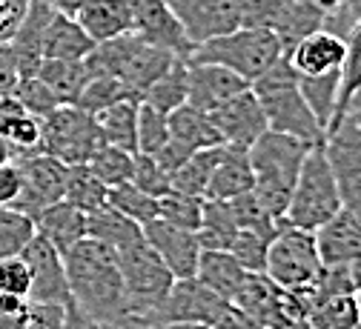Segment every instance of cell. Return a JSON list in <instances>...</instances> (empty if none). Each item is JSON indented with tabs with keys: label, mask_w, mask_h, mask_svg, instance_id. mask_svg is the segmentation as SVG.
Wrapping results in <instances>:
<instances>
[{
	"label": "cell",
	"mask_w": 361,
	"mask_h": 329,
	"mask_svg": "<svg viewBox=\"0 0 361 329\" xmlns=\"http://www.w3.org/2000/svg\"><path fill=\"white\" fill-rule=\"evenodd\" d=\"M341 115H344V118H350L355 126H361V89H358L355 95L347 101V106L341 109ZM341 115H338V118H341ZM338 118H336V120H338Z\"/></svg>",
	"instance_id": "obj_59"
},
{
	"label": "cell",
	"mask_w": 361,
	"mask_h": 329,
	"mask_svg": "<svg viewBox=\"0 0 361 329\" xmlns=\"http://www.w3.org/2000/svg\"><path fill=\"white\" fill-rule=\"evenodd\" d=\"M281 55H284V46H281V37L273 29H267V26H238V29L221 35V37H212V40H204V43L192 46L187 61L227 66V69L238 72L244 80L252 83Z\"/></svg>",
	"instance_id": "obj_5"
},
{
	"label": "cell",
	"mask_w": 361,
	"mask_h": 329,
	"mask_svg": "<svg viewBox=\"0 0 361 329\" xmlns=\"http://www.w3.org/2000/svg\"><path fill=\"white\" fill-rule=\"evenodd\" d=\"M307 152L310 147L304 140L284 135V132H273V129H267L247 149L250 163H252V178H255L252 192L267 206V212L276 215L279 221H284V212L293 195V183L298 178V169Z\"/></svg>",
	"instance_id": "obj_3"
},
{
	"label": "cell",
	"mask_w": 361,
	"mask_h": 329,
	"mask_svg": "<svg viewBox=\"0 0 361 329\" xmlns=\"http://www.w3.org/2000/svg\"><path fill=\"white\" fill-rule=\"evenodd\" d=\"M338 86H341V69H330L322 75H298L301 98L307 101L310 112L324 129L330 126L336 106H338Z\"/></svg>",
	"instance_id": "obj_31"
},
{
	"label": "cell",
	"mask_w": 361,
	"mask_h": 329,
	"mask_svg": "<svg viewBox=\"0 0 361 329\" xmlns=\"http://www.w3.org/2000/svg\"><path fill=\"white\" fill-rule=\"evenodd\" d=\"M324 263L319 258V247H315V232L301 229L293 223H284L273 241L267 247V261H264V275H269L281 284L284 290H298L312 284L322 275Z\"/></svg>",
	"instance_id": "obj_9"
},
{
	"label": "cell",
	"mask_w": 361,
	"mask_h": 329,
	"mask_svg": "<svg viewBox=\"0 0 361 329\" xmlns=\"http://www.w3.org/2000/svg\"><path fill=\"white\" fill-rule=\"evenodd\" d=\"M264 329H295L304 323V312L293 295L264 272H247L241 290L230 301Z\"/></svg>",
	"instance_id": "obj_10"
},
{
	"label": "cell",
	"mask_w": 361,
	"mask_h": 329,
	"mask_svg": "<svg viewBox=\"0 0 361 329\" xmlns=\"http://www.w3.org/2000/svg\"><path fill=\"white\" fill-rule=\"evenodd\" d=\"M106 144L98 118L92 112H83L75 104H61L55 112L40 118V144L37 149L58 158L66 166L89 163L101 147Z\"/></svg>",
	"instance_id": "obj_8"
},
{
	"label": "cell",
	"mask_w": 361,
	"mask_h": 329,
	"mask_svg": "<svg viewBox=\"0 0 361 329\" xmlns=\"http://www.w3.org/2000/svg\"><path fill=\"white\" fill-rule=\"evenodd\" d=\"M29 298L0 292V329H26Z\"/></svg>",
	"instance_id": "obj_51"
},
{
	"label": "cell",
	"mask_w": 361,
	"mask_h": 329,
	"mask_svg": "<svg viewBox=\"0 0 361 329\" xmlns=\"http://www.w3.org/2000/svg\"><path fill=\"white\" fill-rule=\"evenodd\" d=\"M29 9V0H0V43H9Z\"/></svg>",
	"instance_id": "obj_52"
},
{
	"label": "cell",
	"mask_w": 361,
	"mask_h": 329,
	"mask_svg": "<svg viewBox=\"0 0 361 329\" xmlns=\"http://www.w3.org/2000/svg\"><path fill=\"white\" fill-rule=\"evenodd\" d=\"M209 120L221 135V144L244 147V149H250L267 132V118H264V109H261L252 89H244L235 98L215 106L209 112Z\"/></svg>",
	"instance_id": "obj_16"
},
{
	"label": "cell",
	"mask_w": 361,
	"mask_h": 329,
	"mask_svg": "<svg viewBox=\"0 0 361 329\" xmlns=\"http://www.w3.org/2000/svg\"><path fill=\"white\" fill-rule=\"evenodd\" d=\"M175 58L178 55H172L169 49H161V46H152L138 32H126L121 37L98 43L92 49V55L86 58V63L92 72H104V75L118 77L141 98L144 89L152 80H158L175 63Z\"/></svg>",
	"instance_id": "obj_6"
},
{
	"label": "cell",
	"mask_w": 361,
	"mask_h": 329,
	"mask_svg": "<svg viewBox=\"0 0 361 329\" xmlns=\"http://www.w3.org/2000/svg\"><path fill=\"white\" fill-rule=\"evenodd\" d=\"M141 101H147L149 106L166 115L178 109L180 104H187V58H175V63L144 89Z\"/></svg>",
	"instance_id": "obj_36"
},
{
	"label": "cell",
	"mask_w": 361,
	"mask_h": 329,
	"mask_svg": "<svg viewBox=\"0 0 361 329\" xmlns=\"http://www.w3.org/2000/svg\"><path fill=\"white\" fill-rule=\"evenodd\" d=\"M315 247L324 266L347 263L361 252V215L341 206L327 223L315 229Z\"/></svg>",
	"instance_id": "obj_20"
},
{
	"label": "cell",
	"mask_w": 361,
	"mask_h": 329,
	"mask_svg": "<svg viewBox=\"0 0 361 329\" xmlns=\"http://www.w3.org/2000/svg\"><path fill=\"white\" fill-rule=\"evenodd\" d=\"M141 329H212L209 323H198V321H161V323H149Z\"/></svg>",
	"instance_id": "obj_58"
},
{
	"label": "cell",
	"mask_w": 361,
	"mask_h": 329,
	"mask_svg": "<svg viewBox=\"0 0 361 329\" xmlns=\"http://www.w3.org/2000/svg\"><path fill=\"white\" fill-rule=\"evenodd\" d=\"M101 135L106 144L129 149V152H138V140H135V126H138V101L129 98V101H118L112 106H106L104 112L95 115Z\"/></svg>",
	"instance_id": "obj_34"
},
{
	"label": "cell",
	"mask_w": 361,
	"mask_h": 329,
	"mask_svg": "<svg viewBox=\"0 0 361 329\" xmlns=\"http://www.w3.org/2000/svg\"><path fill=\"white\" fill-rule=\"evenodd\" d=\"M43 83H47L61 104H75L80 89L86 86L89 75H92V69H89L86 61H58V58H43L37 72H35Z\"/></svg>",
	"instance_id": "obj_28"
},
{
	"label": "cell",
	"mask_w": 361,
	"mask_h": 329,
	"mask_svg": "<svg viewBox=\"0 0 361 329\" xmlns=\"http://www.w3.org/2000/svg\"><path fill=\"white\" fill-rule=\"evenodd\" d=\"M361 89V18L355 20V26L347 32L344 37V61H341V86H338V106L333 120L341 115V109L347 106V101ZM330 120V123H333Z\"/></svg>",
	"instance_id": "obj_39"
},
{
	"label": "cell",
	"mask_w": 361,
	"mask_h": 329,
	"mask_svg": "<svg viewBox=\"0 0 361 329\" xmlns=\"http://www.w3.org/2000/svg\"><path fill=\"white\" fill-rule=\"evenodd\" d=\"M106 204L109 206H115L118 212H123L129 221H135L138 226H147L149 221H155L158 218V198H152V195H147V192H141L135 183H118V186H112L109 190V195H106Z\"/></svg>",
	"instance_id": "obj_38"
},
{
	"label": "cell",
	"mask_w": 361,
	"mask_h": 329,
	"mask_svg": "<svg viewBox=\"0 0 361 329\" xmlns=\"http://www.w3.org/2000/svg\"><path fill=\"white\" fill-rule=\"evenodd\" d=\"M252 163L244 147H230L224 144V152L212 169L209 186H207V195L204 198H215V201H233L244 192L252 190Z\"/></svg>",
	"instance_id": "obj_23"
},
{
	"label": "cell",
	"mask_w": 361,
	"mask_h": 329,
	"mask_svg": "<svg viewBox=\"0 0 361 329\" xmlns=\"http://www.w3.org/2000/svg\"><path fill=\"white\" fill-rule=\"evenodd\" d=\"M244 89H250V80H244L238 72L227 66L187 61V104L195 109L212 112L215 106L235 98Z\"/></svg>",
	"instance_id": "obj_18"
},
{
	"label": "cell",
	"mask_w": 361,
	"mask_h": 329,
	"mask_svg": "<svg viewBox=\"0 0 361 329\" xmlns=\"http://www.w3.org/2000/svg\"><path fill=\"white\" fill-rule=\"evenodd\" d=\"M75 20L83 26V32L95 43L135 32L126 0H83L80 9L75 12Z\"/></svg>",
	"instance_id": "obj_25"
},
{
	"label": "cell",
	"mask_w": 361,
	"mask_h": 329,
	"mask_svg": "<svg viewBox=\"0 0 361 329\" xmlns=\"http://www.w3.org/2000/svg\"><path fill=\"white\" fill-rule=\"evenodd\" d=\"M338 209H341V195H338L336 178H333L327 155H324V144L310 147V152L298 169V178L293 183V195H290V204L284 212V223L315 232Z\"/></svg>",
	"instance_id": "obj_7"
},
{
	"label": "cell",
	"mask_w": 361,
	"mask_h": 329,
	"mask_svg": "<svg viewBox=\"0 0 361 329\" xmlns=\"http://www.w3.org/2000/svg\"><path fill=\"white\" fill-rule=\"evenodd\" d=\"M95 40L83 32V26L75 20V15L55 12L47 35H43V58L58 61H86L95 49Z\"/></svg>",
	"instance_id": "obj_26"
},
{
	"label": "cell",
	"mask_w": 361,
	"mask_h": 329,
	"mask_svg": "<svg viewBox=\"0 0 361 329\" xmlns=\"http://www.w3.org/2000/svg\"><path fill=\"white\" fill-rule=\"evenodd\" d=\"M26 329H66V304H32Z\"/></svg>",
	"instance_id": "obj_50"
},
{
	"label": "cell",
	"mask_w": 361,
	"mask_h": 329,
	"mask_svg": "<svg viewBox=\"0 0 361 329\" xmlns=\"http://www.w3.org/2000/svg\"><path fill=\"white\" fill-rule=\"evenodd\" d=\"M212 329H264L261 323H255L250 315H244L238 306H227L215 321H212Z\"/></svg>",
	"instance_id": "obj_56"
},
{
	"label": "cell",
	"mask_w": 361,
	"mask_h": 329,
	"mask_svg": "<svg viewBox=\"0 0 361 329\" xmlns=\"http://www.w3.org/2000/svg\"><path fill=\"white\" fill-rule=\"evenodd\" d=\"M129 98L141 101V98L135 95V92H132L126 83H121L118 77L104 75V72H92V75H89V80H86V86L80 89L75 106H80L83 112L98 115V112H104L106 106H112V104H118V101H129Z\"/></svg>",
	"instance_id": "obj_37"
},
{
	"label": "cell",
	"mask_w": 361,
	"mask_h": 329,
	"mask_svg": "<svg viewBox=\"0 0 361 329\" xmlns=\"http://www.w3.org/2000/svg\"><path fill=\"white\" fill-rule=\"evenodd\" d=\"M115 252H118V263L123 275V298H126L123 329H141L149 321V315L161 306V301L166 298L175 275L166 269L158 252L147 244L144 235Z\"/></svg>",
	"instance_id": "obj_4"
},
{
	"label": "cell",
	"mask_w": 361,
	"mask_h": 329,
	"mask_svg": "<svg viewBox=\"0 0 361 329\" xmlns=\"http://www.w3.org/2000/svg\"><path fill=\"white\" fill-rule=\"evenodd\" d=\"M135 140H138V152L155 155L169 140V118H166V112L149 106L147 101H138V126H135Z\"/></svg>",
	"instance_id": "obj_43"
},
{
	"label": "cell",
	"mask_w": 361,
	"mask_h": 329,
	"mask_svg": "<svg viewBox=\"0 0 361 329\" xmlns=\"http://www.w3.org/2000/svg\"><path fill=\"white\" fill-rule=\"evenodd\" d=\"M20 258L29 266V301L32 304H66L69 301L63 255L40 232L32 235V241L23 247Z\"/></svg>",
	"instance_id": "obj_14"
},
{
	"label": "cell",
	"mask_w": 361,
	"mask_h": 329,
	"mask_svg": "<svg viewBox=\"0 0 361 329\" xmlns=\"http://www.w3.org/2000/svg\"><path fill=\"white\" fill-rule=\"evenodd\" d=\"M12 161L20 169V195L12 204V209L26 212L35 218L40 209L63 198L66 190V163L58 158L40 152V149H26V152H12Z\"/></svg>",
	"instance_id": "obj_11"
},
{
	"label": "cell",
	"mask_w": 361,
	"mask_h": 329,
	"mask_svg": "<svg viewBox=\"0 0 361 329\" xmlns=\"http://www.w3.org/2000/svg\"><path fill=\"white\" fill-rule=\"evenodd\" d=\"M235 232H238V221L233 215L230 201L204 198L201 223L195 229V238H198L201 249H230Z\"/></svg>",
	"instance_id": "obj_29"
},
{
	"label": "cell",
	"mask_w": 361,
	"mask_h": 329,
	"mask_svg": "<svg viewBox=\"0 0 361 329\" xmlns=\"http://www.w3.org/2000/svg\"><path fill=\"white\" fill-rule=\"evenodd\" d=\"M6 161H12V147L0 137V163H6Z\"/></svg>",
	"instance_id": "obj_62"
},
{
	"label": "cell",
	"mask_w": 361,
	"mask_h": 329,
	"mask_svg": "<svg viewBox=\"0 0 361 329\" xmlns=\"http://www.w3.org/2000/svg\"><path fill=\"white\" fill-rule=\"evenodd\" d=\"M195 278L207 290L221 295L224 301H233L235 292L244 284L247 269L235 261V255L230 249H201V258H198V266H195Z\"/></svg>",
	"instance_id": "obj_27"
},
{
	"label": "cell",
	"mask_w": 361,
	"mask_h": 329,
	"mask_svg": "<svg viewBox=\"0 0 361 329\" xmlns=\"http://www.w3.org/2000/svg\"><path fill=\"white\" fill-rule=\"evenodd\" d=\"M347 275H350V284H353V292L361 295V252L355 258L347 261Z\"/></svg>",
	"instance_id": "obj_60"
},
{
	"label": "cell",
	"mask_w": 361,
	"mask_h": 329,
	"mask_svg": "<svg viewBox=\"0 0 361 329\" xmlns=\"http://www.w3.org/2000/svg\"><path fill=\"white\" fill-rule=\"evenodd\" d=\"M69 301L106 329H123L126 298L118 252L95 238H80L63 252Z\"/></svg>",
	"instance_id": "obj_1"
},
{
	"label": "cell",
	"mask_w": 361,
	"mask_h": 329,
	"mask_svg": "<svg viewBox=\"0 0 361 329\" xmlns=\"http://www.w3.org/2000/svg\"><path fill=\"white\" fill-rule=\"evenodd\" d=\"M66 329H106V326L83 315L72 301H66Z\"/></svg>",
	"instance_id": "obj_57"
},
{
	"label": "cell",
	"mask_w": 361,
	"mask_h": 329,
	"mask_svg": "<svg viewBox=\"0 0 361 329\" xmlns=\"http://www.w3.org/2000/svg\"><path fill=\"white\" fill-rule=\"evenodd\" d=\"M132 163H135V152L129 149H121V147H112V144H104L92 158H89V169H92L109 190L118 183H126L132 178Z\"/></svg>",
	"instance_id": "obj_41"
},
{
	"label": "cell",
	"mask_w": 361,
	"mask_h": 329,
	"mask_svg": "<svg viewBox=\"0 0 361 329\" xmlns=\"http://www.w3.org/2000/svg\"><path fill=\"white\" fill-rule=\"evenodd\" d=\"M221 152H224V144L207 147V149H195L184 163H180L169 175V186H172L175 192L204 198L207 195V186H209V178H212V169H215Z\"/></svg>",
	"instance_id": "obj_33"
},
{
	"label": "cell",
	"mask_w": 361,
	"mask_h": 329,
	"mask_svg": "<svg viewBox=\"0 0 361 329\" xmlns=\"http://www.w3.org/2000/svg\"><path fill=\"white\" fill-rule=\"evenodd\" d=\"M47 4L55 9V12H63V15H75L80 9L83 0H47Z\"/></svg>",
	"instance_id": "obj_61"
},
{
	"label": "cell",
	"mask_w": 361,
	"mask_h": 329,
	"mask_svg": "<svg viewBox=\"0 0 361 329\" xmlns=\"http://www.w3.org/2000/svg\"><path fill=\"white\" fill-rule=\"evenodd\" d=\"M52 15H55V9L47 4V0H29V9L9 40L20 77L37 72V66L43 61V35H47Z\"/></svg>",
	"instance_id": "obj_21"
},
{
	"label": "cell",
	"mask_w": 361,
	"mask_h": 329,
	"mask_svg": "<svg viewBox=\"0 0 361 329\" xmlns=\"http://www.w3.org/2000/svg\"><path fill=\"white\" fill-rule=\"evenodd\" d=\"M166 118H169V135L178 137L180 144H187L192 149H207V147H218L221 144V135L212 126L209 112H204V109L180 104Z\"/></svg>",
	"instance_id": "obj_32"
},
{
	"label": "cell",
	"mask_w": 361,
	"mask_h": 329,
	"mask_svg": "<svg viewBox=\"0 0 361 329\" xmlns=\"http://www.w3.org/2000/svg\"><path fill=\"white\" fill-rule=\"evenodd\" d=\"M201 209H204V198L184 195V192H175V190H169L166 195L158 198V218L166 221V223H172V226L190 229V232L198 229Z\"/></svg>",
	"instance_id": "obj_42"
},
{
	"label": "cell",
	"mask_w": 361,
	"mask_h": 329,
	"mask_svg": "<svg viewBox=\"0 0 361 329\" xmlns=\"http://www.w3.org/2000/svg\"><path fill=\"white\" fill-rule=\"evenodd\" d=\"M295 329H310V326H307V323H301V326H295Z\"/></svg>",
	"instance_id": "obj_63"
},
{
	"label": "cell",
	"mask_w": 361,
	"mask_h": 329,
	"mask_svg": "<svg viewBox=\"0 0 361 329\" xmlns=\"http://www.w3.org/2000/svg\"><path fill=\"white\" fill-rule=\"evenodd\" d=\"M169 9L192 46L244 26L241 0H169Z\"/></svg>",
	"instance_id": "obj_13"
},
{
	"label": "cell",
	"mask_w": 361,
	"mask_h": 329,
	"mask_svg": "<svg viewBox=\"0 0 361 329\" xmlns=\"http://www.w3.org/2000/svg\"><path fill=\"white\" fill-rule=\"evenodd\" d=\"M12 147V152H26V149H37L40 144V118L32 112H23L18 120L9 123V129L0 135Z\"/></svg>",
	"instance_id": "obj_48"
},
{
	"label": "cell",
	"mask_w": 361,
	"mask_h": 329,
	"mask_svg": "<svg viewBox=\"0 0 361 329\" xmlns=\"http://www.w3.org/2000/svg\"><path fill=\"white\" fill-rule=\"evenodd\" d=\"M287 58L298 75H322L330 69H341L344 37L330 29H315L290 46Z\"/></svg>",
	"instance_id": "obj_22"
},
{
	"label": "cell",
	"mask_w": 361,
	"mask_h": 329,
	"mask_svg": "<svg viewBox=\"0 0 361 329\" xmlns=\"http://www.w3.org/2000/svg\"><path fill=\"white\" fill-rule=\"evenodd\" d=\"M20 169L15 161L0 163V206H12L20 195Z\"/></svg>",
	"instance_id": "obj_54"
},
{
	"label": "cell",
	"mask_w": 361,
	"mask_h": 329,
	"mask_svg": "<svg viewBox=\"0 0 361 329\" xmlns=\"http://www.w3.org/2000/svg\"><path fill=\"white\" fill-rule=\"evenodd\" d=\"M324 155L336 178L341 206L361 215V126L350 118H338L327 126Z\"/></svg>",
	"instance_id": "obj_12"
},
{
	"label": "cell",
	"mask_w": 361,
	"mask_h": 329,
	"mask_svg": "<svg viewBox=\"0 0 361 329\" xmlns=\"http://www.w3.org/2000/svg\"><path fill=\"white\" fill-rule=\"evenodd\" d=\"M192 152H195L192 147L180 144L178 137H172V135H169V140H166V144H164V147H161V149H158L152 158L161 163V169H164V172H169V175H172V172H175L180 163H184V161L192 155Z\"/></svg>",
	"instance_id": "obj_53"
},
{
	"label": "cell",
	"mask_w": 361,
	"mask_h": 329,
	"mask_svg": "<svg viewBox=\"0 0 361 329\" xmlns=\"http://www.w3.org/2000/svg\"><path fill=\"white\" fill-rule=\"evenodd\" d=\"M227 306H230V301H224L221 295L207 290L195 275L192 278H175L166 298L149 315V321L144 326L161 323V321H198V323H209L212 326V321Z\"/></svg>",
	"instance_id": "obj_15"
},
{
	"label": "cell",
	"mask_w": 361,
	"mask_h": 329,
	"mask_svg": "<svg viewBox=\"0 0 361 329\" xmlns=\"http://www.w3.org/2000/svg\"><path fill=\"white\" fill-rule=\"evenodd\" d=\"M141 235H144V229L138 223L129 221L123 212H118L109 204L86 215V238H95L112 249H121L132 241H138Z\"/></svg>",
	"instance_id": "obj_30"
},
{
	"label": "cell",
	"mask_w": 361,
	"mask_h": 329,
	"mask_svg": "<svg viewBox=\"0 0 361 329\" xmlns=\"http://www.w3.org/2000/svg\"><path fill=\"white\" fill-rule=\"evenodd\" d=\"M141 229H144L147 244L158 252V258L166 263V269L175 278H192L195 275V266H198V258H201V244L195 238V232L172 226L161 218L149 221Z\"/></svg>",
	"instance_id": "obj_19"
},
{
	"label": "cell",
	"mask_w": 361,
	"mask_h": 329,
	"mask_svg": "<svg viewBox=\"0 0 361 329\" xmlns=\"http://www.w3.org/2000/svg\"><path fill=\"white\" fill-rule=\"evenodd\" d=\"M230 206H233V215L238 221V229H255V232L269 235V238H273V235L284 226V221H279L276 215L267 212V206L255 198L252 190L244 192V195H238V198H233Z\"/></svg>",
	"instance_id": "obj_44"
},
{
	"label": "cell",
	"mask_w": 361,
	"mask_h": 329,
	"mask_svg": "<svg viewBox=\"0 0 361 329\" xmlns=\"http://www.w3.org/2000/svg\"><path fill=\"white\" fill-rule=\"evenodd\" d=\"M106 195H109V186L92 169H89L86 163H75V166L66 169L63 201L75 204L78 209H83L89 215V212L106 206Z\"/></svg>",
	"instance_id": "obj_35"
},
{
	"label": "cell",
	"mask_w": 361,
	"mask_h": 329,
	"mask_svg": "<svg viewBox=\"0 0 361 329\" xmlns=\"http://www.w3.org/2000/svg\"><path fill=\"white\" fill-rule=\"evenodd\" d=\"M12 92H15V98L23 104V109L32 112V115H37V118H47L49 112H55V109L61 106L58 95H55V92H52L47 83H43L37 75L20 77Z\"/></svg>",
	"instance_id": "obj_45"
},
{
	"label": "cell",
	"mask_w": 361,
	"mask_h": 329,
	"mask_svg": "<svg viewBox=\"0 0 361 329\" xmlns=\"http://www.w3.org/2000/svg\"><path fill=\"white\" fill-rule=\"evenodd\" d=\"M269 235H261L255 229H238L235 238L230 244V252L235 255V261L247 269V272H264V261H267V247H269Z\"/></svg>",
	"instance_id": "obj_46"
},
{
	"label": "cell",
	"mask_w": 361,
	"mask_h": 329,
	"mask_svg": "<svg viewBox=\"0 0 361 329\" xmlns=\"http://www.w3.org/2000/svg\"><path fill=\"white\" fill-rule=\"evenodd\" d=\"M250 89L255 92V98L264 109L267 118V129L273 132H284L293 135L298 140H304L307 147L324 144L327 129L315 120V115L310 112L307 101L298 92V72L293 69L287 52L269 66L261 77H255L250 83Z\"/></svg>",
	"instance_id": "obj_2"
},
{
	"label": "cell",
	"mask_w": 361,
	"mask_h": 329,
	"mask_svg": "<svg viewBox=\"0 0 361 329\" xmlns=\"http://www.w3.org/2000/svg\"><path fill=\"white\" fill-rule=\"evenodd\" d=\"M35 235V221L12 206H0V258H15Z\"/></svg>",
	"instance_id": "obj_40"
},
{
	"label": "cell",
	"mask_w": 361,
	"mask_h": 329,
	"mask_svg": "<svg viewBox=\"0 0 361 329\" xmlns=\"http://www.w3.org/2000/svg\"><path fill=\"white\" fill-rule=\"evenodd\" d=\"M129 183H135L141 192H147L152 198H161V195H166L172 190V186H169V172H164L161 163L152 155H147V152H135Z\"/></svg>",
	"instance_id": "obj_47"
},
{
	"label": "cell",
	"mask_w": 361,
	"mask_h": 329,
	"mask_svg": "<svg viewBox=\"0 0 361 329\" xmlns=\"http://www.w3.org/2000/svg\"><path fill=\"white\" fill-rule=\"evenodd\" d=\"M20 80L15 55H12V46L9 43H0V92H12Z\"/></svg>",
	"instance_id": "obj_55"
},
{
	"label": "cell",
	"mask_w": 361,
	"mask_h": 329,
	"mask_svg": "<svg viewBox=\"0 0 361 329\" xmlns=\"http://www.w3.org/2000/svg\"><path fill=\"white\" fill-rule=\"evenodd\" d=\"M126 6L132 12L135 32L144 40L161 46V49H169L178 58H187L192 52V43L187 40L175 12L169 9V0H126Z\"/></svg>",
	"instance_id": "obj_17"
},
{
	"label": "cell",
	"mask_w": 361,
	"mask_h": 329,
	"mask_svg": "<svg viewBox=\"0 0 361 329\" xmlns=\"http://www.w3.org/2000/svg\"><path fill=\"white\" fill-rule=\"evenodd\" d=\"M0 292L29 298V266L20 255L0 258Z\"/></svg>",
	"instance_id": "obj_49"
},
{
	"label": "cell",
	"mask_w": 361,
	"mask_h": 329,
	"mask_svg": "<svg viewBox=\"0 0 361 329\" xmlns=\"http://www.w3.org/2000/svg\"><path fill=\"white\" fill-rule=\"evenodd\" d=\"M32 221H35V232H40L61 255L69 247H75L80 238H86V212L63 198L49 204L47 209H40Z\"/></svg>",
	"instance_id": "obj_24"
}]
</instances>
